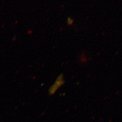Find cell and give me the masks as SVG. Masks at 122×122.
<instances>
[{
    "label": "cell",
    "mask_w": 122,
    "mask_h": 122,
    "mask_svg": "<svg viewBox=\"0 0 122 122\" xmlns=\"http://www.w3.org/2000/svg\"><path fill=\"white\" fill-rule=\"evenodd\" d=\"M65 83V81L64 79V76L62 74H61L57 77L56 81L53 84V85L49 88L48 93L50 95L54 94L59 89L60 87L63 85Z\"/></svg>",
    "instance_id": "1"
}]
</instances>
